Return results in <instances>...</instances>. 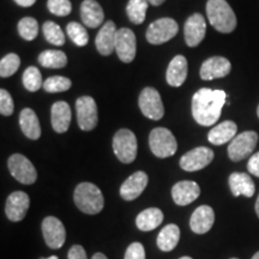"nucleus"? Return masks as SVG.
Masks as SVG:
<instances>
[{"mask_svg":"<svg viewBox=\"0 0 259 259\" xmlns=\"http://www.w3.org/2000/svg\"><path fill=\"white\" fill-rule=\"evenodd\" d=\"M227 94L223 90L202 88L192 97V115L197 124L211 126L221 116Z\"/></svg>","mask_w":259,"mask_h":259,"instance_id":"obj_1","label":"nucleus"},{"mask_svg":"<svg viewBox=\"0 0 259 259\" xmlns=\"http://www.w3.org/2000/svg\"><path fill=\"white\" fill-rule=\"evenodd\" d=\"M206 15L210 24L222 34H229L236 28V16L226 0H208Z\"/></svg>","mask_w":259,"mask_h":259,"instance_id":"obj_2","label":"nucleus"},{"mask_svg":"<svg viewBox=\"0 0 259 259\" xmlns=\"http://www.w3.org/2000/svg\"><path fill=\"white\" fill-rule=\"evenodd\" d=\"M73 199L77 208L88 215H96L101 212L105 205L101 190L92 183H82L77 185Z\"/></svg>","mask_w":259,"mask_h":259,"instance_id":"obj_3","label":"nucleus"},{"mask_svg":"<svg viewBox=\"0 0 259 259\" xmlns=\"http://www.w3.org/2000/svg\"><path fill=\"white\" fill-rule=\"evenodd\" d=\"M149 147L158 158L173 156L178 150V143L174 135L168 128L156 127L149 136Z\"/></svg>","mask_w":259,"mask_h":259,"instance_id":"obj_4","label":"nucleus"},{"mask_svg":"<svg viewBox=\"0 0 259 259\" xmlns=\"http://www.w3.org/2000/svg\"><path fill=\"white\" fill-rule=\"evenodd\" d=\"M113 150L122 163H132L137 157V138L127 128H121L113 137Z\"/></svg>","mask_w":259,"mask_h":259,"instance_id":"obj_5","label":"nucleus"},{"mask_svg":"<svg viewBox=\"0 0 259 259\" xmlns=\"http://www.w3.org/2000/svg\"><path fill=\"white\" fill-rule=\"evenodd\" d=\"M258 143V134L254 131H245L238 135L228 145V156L233 162L245 160L253 153Z\"/></svg>","mask_w":259,"mask_h":259,"instance_id":"obj_6","label":"nucleus"},{"mask_svg":"<svg viewBox=\"0 0 259 259\" xmlns=\"http://www.w3.org/2000/svg\"><path fill=\"white\" fill-rule=\"evenodd\" d=\"M8 167L11 176L24 185H31L37 179V173L34 164L24 155L14 154L9 157Z\"/></svg>","mask_w":259,"mask_h":259,"instance_id":"obj_7","label":"nucleus"},{"mask_svg":"<svg viewBox=\"0 0 259 259\" xmlns=\"http://www.w3.org/2000/svg\"><path fill=\"white\" fill-rule=\"evenodd\" d=\"M179 30V25L173 18H160L149 25L147 40L151 45H162L171 40Z\"/></svg>","mask_w":259,"mask_h":259,"instance_id":"obj_8","label":"nucleus"},{"mask_svg":"<svg viewBox=\"0 0 259 259\" xmlns=\"http://www.w3.org/2000/svg\"><path fill=\"white\" fill-rule=\"evenodd\" d=\"M138 105L143 115L151 120H160L164 114V107L160 94L151 87L142 90L138 99Z\"/></svg>","mask_w":259,"mask_h":259,"instance_id":"obj_9","label":"nucleus"},{"mask_svg":"<svg viewBox=\"0 0 259 259\" xmlns=\"http://www.w3.org/2000/svg\"><path fill=\"white\" fill-rule=\"evenodd\" d=\"M76 112L78 126L83 131H92L96 127L99 116L97 106L92 96H82L76 101Z\"/></svg>","mask_w":259,"mask_h":259,"instance_id":"obj_10","label":"nucleus"},{"mask_svg":"<svg viewBox=\"0 0 259 259\" xmlns=\"http://www.w3.org/2000/svg\"><path fill=\"white\" fill-rule=\"evenodd\" d=\"M42 234L46 245L53 250L63 247L66 240V231L63 222L54 216H48L42 221Z\"/></svg>","mask_w":259,"mask_h":259,"instance_id":"obj_11","label":"nucleus"},{"mask_svg":"<svg viewBox=\"0 0 259 259\" xmlns=\"http://www.w3.org/2000/svg\"><path fill=\"white\" fill-rule=\"evenodd\" d=\"M213 151L210 148L198 147L190 150L180 158V167L186 171H197L209 166L213 160Z\"/></svg>","mask_w":259,"mask_h":259,"instance_id":"obj_12","label":"nucleus"},{"mask_svg":"<svg viewBox=\"0 0 259 259\" xmlns=\"http://www.w3.org/2000/svg\"><path fill=\"white\" fill-rule=\"evenodd\" d=\"M115 52L122 63L128 64L134 61L137 52V42L135 32L131 29L121 28L116 32Z\"/></svg>","mask_w":259,"mask_h":259,"instance_id":"obj_13","label":"nucleus"},{"mask_svg":"<svg viewBox=\"0 0 259 259\" xmlns=\"http://www.w3.org/2000/svg\"><path fill=\"white\" fill-rule=\"evenodd\" d=\"M30 198L23 191H15L8 197L5 204V213L12 222L22 221L27 215Z\"/></svg>","mask_w":259,"mask_h":259,"instance_id":"obj_14","label":"nucleus"},{"mask_svg":"<svg viewBox=\"0 0 259 259\" xmlns=\"http://www.w3.org/2000/svg\"><path fill=\"white\" fill-rule=\"evenodd\" d=\"M232 70V64L227 58L211 57L202 64L199 74L204 80H211L216 78H223L228 76Z\"/></svg>","mask_w":259,"mask_h":259,"instance_id":"obj_15","label":"nucleus"},{"mask_svg":"<svg viewBox=\"0 0 259 259\" xmlns=\"http://www.w3.org/2000/svg\"><path fill=\"white\" fill-rule=\"evenodd\" d=\"M206 32L205 18L200 14H193L187 18L184 34H185V42L189 47H197L204 40Z\"/></svg>","mask_w":259,"mask_h":259,"instance_id":"obj_16","label":"nucleus"},{"mask_svg":"<svg viewBox=\"0 0 259 259\" xmlns=\"http://www.w3.org/2000/svg\"><path fill=\"white\" fill-rule=\"evenodd\" d=\"M149 178L145 171L138 170L136 173L130 176L127 179H126L120 187V196L122 199L125 200H135L138 198L145 187L148 185Z\"/></svg>","mask_w":259,"mask_h":259,"instance_id":"obj_17","label":"nucleus"},{"mask_svg":"<svg viewBox=\"0 0 259 259\" xmlns=\"http://www.w3.org/2000/svg\"><path fill=\"white\" fill-rule=\"evenodd\" d=\"M200 187L197 183L190 180H184L177 183L171 189V197L174 203L180 206L189 205L199 197Z\"/></svg>","mask_w":259,"mask_h":259,"instance_id":"obj_18","label":"nucleus"},{"mask_svg":"<svg viewBox=\"0 0 259 259\" xmlns=\"http://www.w3.org/2000/svg\"><path fill=\"white\" fill-rule=\"evenodd\" d=\"M213 222H215V212L211 206L200 205L191 216L190 227L196 234H205L212 228Z\"/></svg>","mask_w":259,"mask_h":259,"instance_id":"obj_19","label":"nucleus"},{"mask_svg":"<svg viewBox=\"0 0 259 259\" xmlns=\"http://www.w3.org/2000/svg\"><path fill=\"white\" fill-rule=\"evenodd\" d=\"M116 32L118 30H116L115 23L113 21L106 22L102 25L95 40L96 48L101 56H109L113 53V51H115Z\"/></svg>","mask_w":259,"mask_h":259,"instance_id":"obj_20","label":"nucleus"},{"mask_svg":"<svg viewBox=\"0 0 259 259\" xmlns=\"http://www.w3.org/2000/svg\"><path fill=\"white\" fill-rule=\"evenodd\" d=\"M187 71H189V66H187L186 58L184 56L174 57L168 65L166 73L167 83L176 88L181 87L187 78Z\"/></svg>","mask_w":259,"mask_h":259,"instance_id":"obj_21","label":"nucleus"},{"mask_svg":"<svg viewBox=\"0 0 259 259\" xmlns=\"http://www.w3.org/2000/svg\"><path fill=\"white\" fill-rule=\"evenodd\" d=\"M52 127L58 134H65L70 127L71 122V108L69 103L65 101H58L52 106Z\"/></svg>","mask_w":259,"mask_h":259,"instance_id":"obj_22","label":"nucleus"},{"mask_svg":"<svg viewBox=\"0 0 259 259\" xmlns=\"http://www.w3.org/2000/svg\"><path fill=\"white\" fill-rule=\"evenodd\" d=\"M80 17L84 25L94 29L102 24L105 14L96 0H84L80 5Z\"/></svg>","mask_w":259,"mask_h":259,"instance_id":"obj_23","label":"nucleus"},{"mask_svg":"<svg viewBox=\"0 0 259 259\" xmlns=\"http://www.w3.org/2000/svg\"><path fill=\"white\" fill-rule=\"evenodd\" d=\"M229 187L234 197L245 196L251 198L255 192V185L247 173H232L228 179Z\"/></svg>","mask_w":259,"mask_h":259,"instance_id":"obj_24","label":"nucleus"},{"mask_svg":"<svg viewBox=\"0 0 259 259\" xmlns=\"http://www.w3.org/2000/svg\"><path fill=\"white\" fill-rule=\"evenodd\" d=\"M238 126L234 121L226 120L210 130L208 141L213 145H223L236 137Z\"/></svg>","mask_w":259,"mask_h":259,"instance_id":"obj_25","label":"nucleus"},{"mask_svg":"<svg viewBox=\"0 0 259 259\" xmlns=\"http://www.w3.org/2000/svg\"><path fill=\"white\" fill-rule=\"evenodd\" d=\"M19 126L22 132L27 136L29 139L36 141L41 136V126L38 118L32 109L24 108L19 114Z\"/></svg>","mask_w":259,"mask_h":259,"instance_id":"obj_26","label":"nucleus"},{"mask_svg":"<svg viewBox=\"0 0 259 259\" xmlns=\"http://www.w3.org/2000/svg\"><path fill=\"white\" fill-rule=\"evenodd\" d=\"M163 221V212L157 208H149L138 213L136 219V226L139 231L150 232L156 229Z\"/></svg>","mask_w":259,"mask_h":259,"instance_id":"obj_27","label":"nucleus"},{"mask_svg":"<svg viewBox=\"0 0 259 259\" xmlns=\"http://www.w3.org/2000/svg\"><path fill=\"white\" fill-rule=\"evenodd\" d=\"M180 239V229L177 225H167L157 235V246L161 251L169 252L177 247Z\"/></svg>","mask_w":259,"mask_h":259,"instance_id":"obj_28","label":"nucleus"},{"mask_svg":"<svg viewBox=\"0 0 259 259\" xmlns=\"http://www.w3.org/2000/svg\"><path fill=\"white\" fill-rule=\"evenodd\" d=\"M38 63L47 69H63L67 65V57L61 51L47 50L38 56Z\"/></svg>","mask_w":259,"mask_h":259,"instance_id":"obj_29","label":"nucleus"},{"mask_svg":"<svg viewBox=\"0 0 259 259\" xmlns=\"http://www.w3.org/2000/svg\"><path fill=\"white\" fill-rule=\"evenodd\" d=\"M149 3L147 0H130L126 6V14L134 24H142L145 21Z\"/></svg>","mask_w":259,"mask_h":259,"instance_id":"obj_30","label":"nucleus"},{"mask_svg":"<svg viewBox=\"0 0 259 259\" xmlns=\"http://www.w3.org/2000/svg\"><path fill=\"white\" fill-rule=\"evenodd\" d=\"M42 31H44L45 38L50 42V44L54 45V46H63L65 44V35L61 28L57 23L52 21L45 22L42 25Z\"/></svg>","mask_w":259,"mask_h":259,"instance_id":"obj_31","label":"nucleus"},{"mask_svg":"<svg viewBox=\"0 0 259 259\" xmlns=\"http://www.w3.org/2000/svg\"><path fill=\"white\" fill-rule=\"evenodd\" d=\"M66 32L70 36L71 41H72L74 45H77V46L84 47L88 45V31H87V29L84 28L82 24L77 23V22H70L66 27Z\"/></svg>","mask_w":259,"mask_h":259,"instance_id":"obj_32","label":"nucleus"},{"mask_svg":"<svg viewBox=\"0 0 259 259\" xmlns=\"http://www.w3.org/2000/svg\"><path fill=\"white\" fill-rule=\"evenodd\" d=\"M18 32L24 40L32 41L35 40L38 34V23L35 18L24 17L18 22L17 25Z\"/></svg>","mask_w":259,"mask_h":259,"instance_id":"obj_33","label":"nucleus"},{"mask_svg":"<svg viewBox=\"0 0 259 259\" xmlns=\"http://www.w3.org/2000/svg\"><path fill=\"white\" fill-rule=\"evenodd\" d=\"M23 84L24 88L28 92H37L42 87V76L37 67L29 66L23 73Z\"/></svg>","mask_w":259,"mask_h":259,"instance_id":"obj_34","label":"nucleus"},{"mask_svg":"<svg viewBox=\"0 0 259 259\" xmlns=\"http://www.w3.org/2000/svg\"><path fill=\"white\" fill-rule=\"evenodd\" d=\"M19 65H21V59H19L17 54H8V56H5L2 59V61H0V76L3 78L12 76L15 72H17Z\"/></svg>","mask_w":259,"mask_h":259,"instance_id":"obj_35","label":"nucleus"},{"mask_svg":"<svg viewBox=\"0 0 259 259\" xmlns=\"http://www.w3.org/2000/svg\"><path fill=\"white\" fill-rule=\"evenodd\" d=\"M72 85L71 80L66 77L54 76L50 77L44 82V89L47 93H61L69 90Z\"/></svg>","mask_w":259,"mask_h":259,"instance_id":"obj_36","label":"nucleus"},{"mask_svg":"<svg viewBox=\"0 0 259 259\" xmlns=\"http://www.w3.org/2000/svg\"><path fill=\"white\" fill-rule=\"evenodd\" d=\"M47 8L51 14L58 16V17H65L69 16L72 11V5L70 0H48Z\"/></svg>","mask_w":259,"mask_h":259,"instance_id":"obj_37","label":"nucleus"},{"mask_svg":"<svg viewBox=\"0 0 259 259\" xmlns=\"http://www.w3.org/2000/svg\"><path fill=\"white\" fill-rule=\"evenodd\" d=\"M14 100L8 90H0V113L3 115L9 116L14 113Z\"/></svg>","mask_w":259,"mask_h":259,"instance_id":"obj_38","label":"nucleus"},{"mask_svg":"<svg viewBox=\"0 0 259 259\" xmlns=\"http://www.w3.org/2000/svg\"><path fill=\"white\" fill-rule=\"evenodd\" d=\"M124 259H145L144 246L141 242H132L125 252Z\"/></svg>","mask_w":259,"mask_h":259,"instance_id":"obj_39","label":"nucleus"},{"mask_svg":"<svg viewBox=\"0 0 259 259\" xmlns=\"http://www.w3.org/2000/svg\"><path fill=\"white\" fill-rule=\"evenodd\" d=\"M67 258L69 259H88L87 252L84 250L83 246L80 245H73L69 250L67 253Z\"/></svg>","mask_w":259,"mask_h":259,"instance_id":"obj_40","label":"nucleus"},{"mask_svg":"<svg viewBox=\"0 0 259 259\" xmlns=\"http://www.w3.org/2000/svg\"><path fill=\"white\" fill-rule=\"evenodd\" d=\"M247 170L252 176L259 178V151L250 157L247 162Z\"/></svg>","mask_w":259,"mask_h":259,"instance_id":"obj_41","label":"nucleus"},{"mask_svg":"<svg viewBox=\"0 0 259 259\" xmlns=\"http://www.w3.org/2000/svg\"><path fill=\"white\" fill-rule=\"evenodd\" d=\"M15 3L22 8H30L36 3V0H15Z\"/></svg>","mask_w":259,"mask_h":259,"instance_id":"obj_42","label":"nucleus"},{"mask_svg":"<svg viewBox=\"0 0 259 259\" xmlns=\"http://www.w3.org/2000/svg\"><path fill=\"white\" fill-rule=\"evenodd\" d=\"M147 2L150 5H153V6H160L161 4H163V3L166 2V0H147Z\"/></svg>","mask_w":259,"mask_h":259,"instance_id":"obj_43","label":"nucleus"},{"mask_svg":"<svg viewBox=\"0 0 259 259\" xmlns=\"http://www.w3.org/2000/svg\"><path fill=\"white\" fill-rule=\"evenodd\" d=\"M92 259H108V258H107L103 253H101V252H97V253L93 255Z\"/></svg>","mask_w":259,"mask_h":259,"instance_id":"obj_44","label":"nucleus"},{"mask_svg":"<svg viewBox=\"0 0 259 259\" xmlns=\"http://www.w3.org/2000/svg\"><path fill=\"white\" fill-rule=\"evenodd\" d=\"M254 209H255V213H257V216L259 218V194H258V198H257V200H255Z\"/></svg>","mask_w":259,"mask_h":259,"instance_id":"obj_45","label":"nucleus"},{"mask_svg":"<svg viewBox=\"0 0 259 259\" xmlns=\"http://www.w3.org/2000/svg\"><path fill=\"white\" fill-rule=\"evenodd\" d=\"M40 259H59L57 257V255H51V257H48V258H40Z\"/></svg>","mask_w":259,"mask_h":259,"instance_id":"obj_46","label":"nucleus"},{"mask_svg":"<svg viewBox=\"0 0 259 259\" xmlns=\"http://www.w3.org/2000/svg\"><path fill=\"white\" fill-rule=\"evenodd\" d=\"M252 259H259V251L253 255V257H252Z\"/></svg>","mask_w":259,"mask_h":259,"instance_id":"obj_47","label":"nucleus"},{"mask_svg":"<svg viewBox=\"0 0 259 259\" xmlns=\"http://www.w3.org/2000/svg\"><path fill=\"white\" fill-rule=\"evenodd\" d=\"M179 259H193V258L189 257V255H185V257H181V258H179Z\"/></svg>","mask_w":259,"mask_h":259,"instance_id":"obj_48","label":"nucleus"},{"mask_svg":"<svg viewBox=\"0 0 259 259\" xmlns=\"http://www.w3.org/2000/svg\"><path fill=\"white\" fill-rule=\"evenodd\" d=\"M257 115H258V118H259V106H258V108H257Z\"/></svg>","mask_w":259,"mask_h":259,"instance_id":"obj_49","label":"nucleus"},{"mask_svg":"<svg viewBox=\"0 0 259 259\" xmlns=\"http://www.w3.org/2000/svg\"><path fill=\"white\" fill-rule=\"evenodd\" d=\"M231 259H239V258H231Z\"/></svg>","mask_w":259,"mask_h":259,"instance_id":"obj_50","label":"nucleus"}]
</instances>
